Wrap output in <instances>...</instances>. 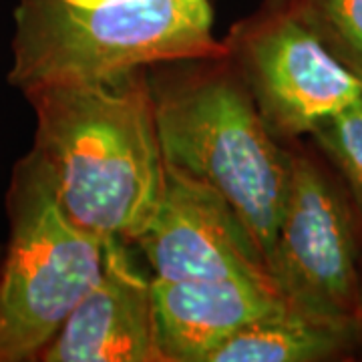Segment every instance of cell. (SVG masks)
<instances>
[{
    "label": "cell",
    "instance_id": "cell-7",
    "mask_svg": "<svg viewBox=\"0 0 362 362\" xmlns=\"http://www.w3.org/2000/svg\"><path fill=\"white\" fill-rule=\"evenodd\" d=\"M135 246L153 278L274 284L262 250L233 207L216 189L168 163L163 195Z\"/></svg>",
    "mask_w": 362,
    "mask_h": 362
},
{
    "label": "cell",
    "instance_id": "cell-9",
    "mask_svg": "<svg viewBox=\"0 0 362 362\" xmlns=\"http://www.w3.org/2000/svg\"><path fill=\"white\" fill-rule=\"evenodd\" d=\"M159 362H207L247 324L292 308L274 284L151 276Z\"/></svg>",
    "mask_w": 362,
    "mask_h": 362
},
{
    "label": "cell",
    "instance_id": "cell-10",
    "mask_svg": "<svg viewBox=\"0 0 362 362\" xmlns=\"http://www.w3.org/2000/svg\"><path fill=\"white\" fill-rule=\"evenodd\" d=\"M362 342V326L314 320L290 310L247 324L207 362L334 361Z\"/></svg>",
    "mask_w": 362,
    "mask_h": 362
},
{
    "label": "cell",
    "instance_id": "cell-2",
    "mask_svg": "<svg viewBox=\"0 0 362 362\" xmlns=\"http://www.w3.org/2000/svg\"><path fill=\"white\" fill-rule=\"evenodd\" d=\"M165 163L233 207L270 264L290 181V149L272 135L226 57L149 69Z\"/></svg>",
    "mask_w": 362,
    "mask_h": 362
},
{
    "label": "cell",
    "instance_id": "cell-4",
    "mask_svg": "<svg viewBox=\"0 0 362 362\" xmlns=\"http://www.w3.org/2000/svg\"><path fill=\"white\" fill-rule=\"evenodd\" d=\"M4 207L8 242L0 264V362L39 361L97 282L105 242L66 218L33 149L14 163Z\"/></svg>",
    "mask_w": 362,
    "mask_h": 362
},
{
    "label": "cell",
    "instance_id": "cell-3",
    "mask_svg": "<svg viewBox=\"0 0 362 362\" xmlns=\"http://www.w3.org/2000/svg\"><path fill=\"white\" fill-rule=\"evenodd\" d=\"M11 47L6 81L21 93L226 57L211 0H18Z\"/></svg>",
    "mask_w": 362,
    "mask_h": 362
},
{
    "label": "cell",
    "instance_id": "cell-5",
    "mask_svg": "<svg viewBox=\"0 0 362 362\" xmlns=\"http://www.w3.org/2000/svg\"><path fill=\"white\" fill-rule=\"evenodd\" d=\"M232 63L272 135H312L362 97V83L306 25L290 0H268L230 28Z\"/></svg>",
    "mask_w": 362,
    "mask_h": 362
},
{
    "label": "cell",
    "instance_id": "cell-1",
    "mask_svg": "<svg viewBox=\"0 0 362 362\" xmlns=\"http://www.w3.org/2000/svg\"><path fill=\"white\" fill-rule=\"evenodd\" d=\"M23 95L37 119L33 151L66 218L103 242L135 244L165 185L149 69Z\"/></svg>",
    "mask_w": 362,
    "mask_h": 362
},
{
    "label": "cell",
    "instance_id": "cell-12",
    "mask_svg": "<svg viewBox=\"0 0 362 362\" xmlns=\"http://www.w3.org/2000/svg\"><path fill=\"white\" fill-rule=\"evenodd\" d=\"M312 137L342 173L362 214V97L320 123Z\"/></svg>",
    "mask_w": 362,
    "mask_h": 362
},
{
    "label": "cell",
    "instance_id": "cell-11",
    "mask_svg": "<svg viewBox=\"0 0 362 362\" xmlns=\"http://www.w3.org/2000/svg\"><path fill=\"white\" fill-rule=\"evenodd\" d=\"M290 4L362 83V0H290Z\"/></svg>",
    "mask_w": 362,
    "mask_h": 362
},
{
    "label": "cell",
    "instance_id": "cell-6",
    "mask_svg": "<svg viewBox=\"0 0 362 362\" xmlns=\"http://www.w3.org/2000/svg\"><path fill=\"white\" fill-rule=\"evenodd\" d=\"M288 306L362 326L358 240L349 202L312 157L290 151V181L268 264Z\"/></svg>",
    "mask_w": 362,
    "mask_h": 362
},
{
    "label": "cell",
    "instance_id": "cell-13",
    "mask_svg": "<svg viewBox=\"0 0 362 362\" xmlns=\"http://www.w3.org/2000/svg\"><path fill=\"white\" fill-rule=\"evenodd\" d=\"M2 254H4V247L0 246V264H2Z\"/></svg>",
    "mask_w": 362,
    "mask_h": 362
},
{
    "label": "cell",
    "instance_id": "cell-8",
    "mask_svg": "<svg viewBox=\"0 0 362 362\" xmlns=\"http://www.w3.org/2000/svg\"><path fill=\"white\" fill-rule=\"evenodd\" d=\"M123 240L105 242L103 270L42 349V362H159L151 276Z\"/></svg>",
    "mask_w": 362,
    "mask_h": 362
}]
</instances>
